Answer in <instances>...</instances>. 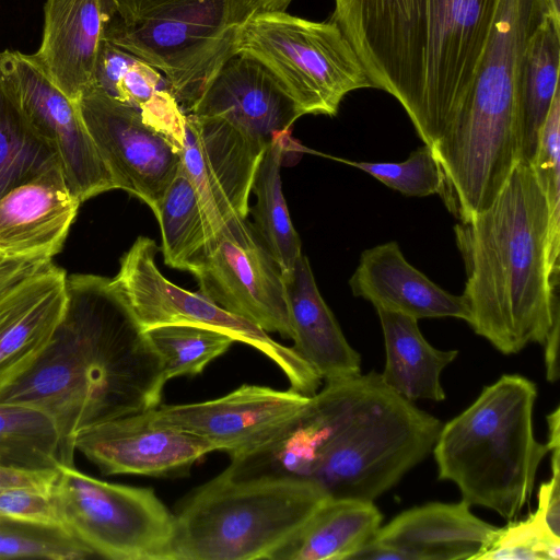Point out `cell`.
Masks as SVG:
<instances>
[{"label":"cell","mask_w":560,"mask_h":560,"mask_svg":"<svg viewBox=\"0 0 560 560\" xmlns=\"http://www.w3.org/2000/svg\"><path fill=\"white\" fill-rule=\"evenodd\" d=\"M560 19L548 12L526 46L520 78L521 160L530 163L559 89Z\"/></svg>","instance_id":"obj_26"},{"label":"cell","mask_w":560,"mask_h":560,"mask_svg":"<svg viewBox=\"0 0 560 560\" xmlns=\"http://www.w3.org/2000/svg\"><path fill=\"white\" fill-rule=\"evenodd\" d=\"M375 310L385 346V366L380 373L384 383L410 401L444 400L445 392L440 376L456 359L458 351L440 350L431 346L422 336L418 319L396 312Z\"/></svg>","instance_id":"obj_25"},{"label":"cell","mask_w":560,"mask_h":560,"mask_svg":"<svg viewBox=\"0 0 560 560\" xmlns=\"http://www.w3.org/2000/svg\"><path fill=\"white\" fill-rule=\"evenodd\" d=\"M155 241L139 236L120 258L113 278L142 330L168 324H189L222 331L270 359L287 376L290 388L313 396L323 381L292 347H285L250 322L218 306L200 293L168 281L155 261Z\"/></svg>","instance_id":"obj_10"},{"label":"cell","mask_w":560,"mask_h":560,"mask_svg":"<svg viewBox=\"0 0 560 560\" xmlns=\"http://www.w3.org/2000/svg\"><path fill=\"white\" fill-rule=\"evenodd\" d=\"M551 478L540 485L535 514L557 536H560V467H551Z\"/></svg>","instance_id":"obj_39"},{"label":"cell","mask_w":560,"mask_h":560,"mask_svg":"<svg viewBox=\"0 0 560 560\" xmlns=\"http://www.w3.org/2000/svg\"><path fill=\"white\" fill-rule=\"evenodd\" d=\"M560 536L534 513L498 527L476 560H559Z\"/></svg>","instance_id":"obj_34"},{"label":"cell","mask_w":560,"mask_h":560,"mask_svg":"<svg viewBox=\"0 0 560 560\" xmlns=\"http://www.w3.org/2000/svg\"><path fill=\"white\" fill-rule=\"evenodd\" d=\"M73 447L105 475L178 477L207 454L209 441L155 423L150 410L106 421L79 432Z\"/></svg>","instance_id":"obj_16"},{"label":"cell","mask_w":560,"mask_h":560,"mask_svg":"<svg viewBox=\"0 0 560 560\" xmlns=\"http://www.w3.org/2000/svg\"><path fill=\"white\" fill-rule=\"evenodd\" d=\"M104 39L165 78L186 112L236 55L238 32L255 13L249 0H112Z\"/></svg>","instance_id":"obj_7"},{"label":"cell","mask_w":560,"mask_h":560,"mask_svg":"<svg viewBox=\"0 0 560 560\" xmlns=\"http://www.w3.org/2000/svg\"><path fill=\"white\" fill-rule=\"evenodd\" d=\"M499 0H334L330 18L372 86L432 145L466 100Z\"/></svg>","instance_id":"obj_2"},{"label":"cell","mask_w":560,"mask_h":560,"mask_svg":"<svg viewBox=\"0 0 560 560\" xmlns=\"http://www.w3.org/2000/svg\"><path fill=\"white\" fill-rule=\"evenodd\" d=\"M329 434L311 479L332 499L374 501L419 464L442 422L371 371L325 383Z\"/></svg>","instance_id":"obj_4"},{"label":"cell","mask_w":560,"mask_h":560,"mask_svg":"<svg viewBox=\"0 0 560 560\" xmlns=\"http://www.w3.org/2000/svg\"><path fill=\"white\" fill-rule=\"evenodd\" d=\"M143 334L160 359L165 382L200 374L235 342L222 331L189 324L154 326Z\"/></svg>","instance_id":"obj_31"},{"label":"cell","mask_w":560,"mask_h":560,"mask_svg":"<svg viewBox=\"0 0 560 560\" xmlns=\"http://www.w3.org/2000/svg\"><path fill=\"white\" fill-rule=\"evenodd\" d=\"M67 277L49 260L0 300V392L48 343L65 311Z\"/></svg>","instance_id":"obj_21"},{"label":"cell","mask_w":560,"mask_h":560,"mask_svg":"<svg viewBox=\"0 0 560 560\" xmlns=\"http://www.w3.org/2000/svg\"><path fill=\"white\" fill-rule=\"evenodd\" d=\"M154 215L161 230L165 264L175 269L190 271L202 253L209 234L197 191L182 164Z\"/></svg>","instance_id":"obj_29"},{"label":"cell","mask_w":560,"mask_h":560,"mask_svg":"<svg viewBox=\"0 0 560 560\" xmlns=\"http://www.w3.org/2000/svg\"><path fill=\"white\" fill-rule=\"evenodd\" d=\"M0 464L27 469L73 466L52 418L38 408L0 402Z\"/></svg>","instance_id":"obj_28"},{"label":"cell","mask_w":560,"mask_h":560,"mask_svg":"<svg viewBox=\"0 0 560 560\" xmlns=\"http://www.w3.org/2000/svg\"><path fill=\"white\" fill-rule=\"evenodd\" d=\"M45 262L43 259H2L0 261V300Z\"/></svg>","instance_id":"obj_40"},{"label":"cell","mask_w":560,"mask_h":560,"mask_svg":"<svg viewBox=\"0 0 560 560\" xmlns=\"http://www.w3.org/2000/svg\"><path fill=\"white\" fill-rule=\"evenodd\" d=\"M197 191L209 238L228 220L249 213L252 184L268 144L225 119L182 112L163 128Z\"/></svg>","instance_id":"obj_12"},{"label":"cell","mask_w":560,"mask_h":560,"mask_svg":"<svg viewBox=\"0 0 560 560\" xmlns=\"http://www.w3.org/2000/svg\"><path fill=\"white\" fill-rule=\"evenodd\" d=\"M56 165L60 163L55 151L0 88V198Z\"/></svg>","instance_id":"obj_30"},{"label":"cell","mask_w":560,"mask_h":560,"mask_svg":"<svg viewBox=\"0 0 560 560\" xmlns=\"http://www.w3.org/2000/svg\"><path fill=\"white\" fill-rule=\"evenodd\" d=\"M92 556L62 525L0 517V559L82 560Z\"/></svg>","instance_id":"obj_33"},{"label":"cell","mask_w":560,"mask_h":560,"mask_svg":"<svg viewBox=\"0 0 560 560\" xmlns=\"http://www.w3.org/2000/svg\"><path fill=\"white\" fill-rule=\"evenodd\" d=\"M382 521L373 501L328 498L270 560L353 559Z\"/></svg>","instance_id":"obj_24"},{"label":"cell","mask_w":560,"mask_h":560,"mask_svg":"<svg viewBox=\"0 0 560 560\" xmlns=\"http://www.w3.org/2000/svg\"><path fill=\"white\" fill-rule=\"evenodd\" d=\"M559 326L560 318L555 322L542 345L545 348L546 378L549 383L557 382L560 376L558 364Z\"/></svg>","instance_id":"obj_41"},{"label":"cell","mask_w":560,"mask_h":560,"mask_svg":"<svg viewBox=\"0 0 560 560\" xmlns=\"http://www.w3.org/2000/svg\"><path fill=\"white\" fill-rule=\"evenodd\" d=\"M497 528L472 514L463 500L430 502L381 525L353 559L476 560Z\"/></svg>","instance_id":"obj_17"},{"label":"cell","mask_w":560,"mask_h":560,"mask_svg":"<svg viewBox=\"0 0 560 560\" xmlns=\"http://www.w3.org/2000/svg\"><path fill=\"white\" fill-rule=\"evenodd\" d=\"M342 162L360 168L405 196L439 195L442 188V172L429 144L418 148L402 162Z\"/></svg>","instance_id":"obj_35"},{"label":"cell","mask_w":560,"mask_h":560,"mask_svg":"<svg viewBox=\"0 0 560 560\" xmlns=\"http://www.w3.org/2000/svg\"><path fill=\"white\" fill-rule=\"evenodd\" d=\"M310 398L292 388L244 384L217 399L160 405L150 413L155 423L202 438L233 459L267 442Z\"/></svg>","instance_id":"obj_15"},{"label":"cell","mask_w":560,"mask_h":560,"mask_svg":"<svg viewBox=\"0 0 560 560\" xmlns=\"http://www.w3.org/2000/svg\"><path fill=\"white\" fill-rule=\"evenodd\" d=\"M158 354L113 279L67 277V301L48 343L0 392V402L28 405L55 421L74 455V436L93 425L161 405Z\"/></svg>","instance_id":"obj_1"},{"label":"cell","mask_w":560,"mask_h":560,"mask_svg":"<svg viewBox=\"0 0 560 560\" xmlns=\"http://www.w3.org/2000/svg\"><path fill=\"white\" fill-rule=\"evenodd\" d=\"M0 88L32 129L55 151L74 196L82 202L117 189L78 104L45 74L32 55L0 52Z\"/></svg>","instance_id":"obj_13"},{"label":"cell","mask_w":560,"mask_h":560,"mask_svg":"<svg viewBox=\"0 0 560 560\" xmlns=\"http://www.w3.org/2000/svg\"><path fill=\"white\" fill-rule=\"evenodd\" d=\"M112 0H46L42 40L33 59L73 103L94 83Z\"/></svg>","instance_id":"obj_20"},{"label":"cell","mask_w":560,"mask_h":560,"mask_svg":"<svg viewBox=\"0 0 560 560\" xmlns=\"http://www.w3.org/2000/svg\"><path fill=\"white\" fill-rule=\"evenodd\" d=\"M236 55L261 63L303 115L335 116L343 97L373 88L355 51L331 20L257 11L242 25Z\"/></svg>","instance_id":"obj_8"},{"label":"cell","mask_w":560,"mask_h":560,"mask_svg":"<svg viewBox=\"0 0 560 560\" xmlns=\"http://www.w3.org/2000/svg\"><path fill=\"white\" fill-rule=\"evenodd\" d=\"M235 215L208 240L192 265L199 293L223 310L292 339L281 270L254 225Z\"/></svg>","instance_id":"obj_11"},{"label":"cell","mask_w":560,"mask_h":560,"mask_svg":"<svg viewBox=\"0 0 560 560\" xmlns=\"http://www.w3.org/2000/svg\"><path fill=\"white\" fill-rule=\"evenodd\" d=\"M62 525L94 555L166 560L174 514L150 488L103 481L60 466L51 489Z\"/></svg>","instance_id":"obj_9"},{"label":"cell","mask_w":560,"mask_h":560,"mask_svg":"<svg viewBox=\"0 0 560 560\" xmlns=\"http://www.w3.org/2000/svg\"><path fill=\"white\" fill-rule=\"evenodd\" d=\"M560 0H548L549 8L553 16L557 19H560V7H559Z\"/></svg>","instance_id":"obj_44"},{"label":"cell","mask_w":560,"mask_h":560,"mask_svg":"<svg viewBox=\"0 0 560 560\" xmlns=\"http://www.w3.org/2000/svg\"><path fill=\"white\" fill-rule=\"evenodd\" d=\"M222 118L265 144L291 132L302 116L277 79L258 61L230 58L185 112Z\"/></svg>","instance_id":"obj_18"},{"label":"cell","mask_w":560,"mask_h":560,"mask_svg":"<svg viewBox=\"0 0 560 560\" xmlns=\"http://www.w3.org/2000/svg\"><path fill=\"white\" fill-rule=\"evenodd\" d=\"M549 452L560 451V409L557 407L547 416Z\"/></svg>","instance_id":"obj_42"},{"label":"cell","mask_w":560,"mask_h":560,"mask_svg":"<svg viewBox=\"0 0 560 560\" xmlns=\"http://www.w3.org/2000/svg\"><path fill=\"white\" fill-rule=\"evenodd\" d=\"M93 84L113 98L138 109L170 89L161 72L105 39L100 49Z\"/></svg>","instance_id":"obj_32"},{"label":"cell","mask_w":560,"mask_h":560,"mask_svg":"<svg viewBox=\"0 0 560 560\" xmlns=\"http://www.w3.org/2000/svg\"><path fill=\"white\" fill-rule=\"evenodd\" d=\"M290 132L278 135L266 147L252 184L256 197L249 209L255 230L273 256L282 276L290 272L302 255V243L296 233L282 191L280 170Z\"/></svg>","instance_id":"obj_27"},{"label":"cell","mask_w":560,"mask_h":560,"mask_svg":"<svg viewBox=\"0 0 560 560\" xmlns=\"http://www.w3.org/2000/svg\"><path fill=\"white\" fill-rule=\"evenodd\" d=\"M81 201L56 165L0 198V258L48 259L61 252Z\"/></svg>","instance_id":"obj_19"},{"label":"cell","mask_w":560,"mask_h":560,"mask_svg":"<svg viewBox=\"0 0 560 560\" xmlns=\"http://www.w3.org/2000/svg\"><path fill=\"white\" fill-rule=\"evenodd\" d=\"M352 294L375 308L416 319L455 317L469 320L463 295H454L432 282L404 257L396 242L365 249L349 280Z\"/></svg>","instance_id":"obj_22"},{"label":"cell","mask_w":560,"mask_h":560,"mask_svg":"<svg viewBox=\"0 0 560 560\" xmlns=\"http://www.w3.org/2000/svg\"><path fill=\"white\" fill-rule=\"evenodd\" d=\"M474 331L503 354L544 345L560 318V224L532 165L520 161L489 208L455 226Z\"/></svg>","instance_id":"obj_3"},{"label":"cell","mask_w":560,"mask_h":560,"mask_svg":"<svg viewBox=\"0 0 560 560\" xmlns=\"http://www.w3.org/2000/svg\"><path fill=\"white\" fill-rule=\"evenodd\" d=\"M328 498L312 479H233L222 471L174 514L166 560H270Z\"/></svg>","instance_id":"obj_6"},{"label":"cell","mask_w":560,"mask_h":560,"mask_svg":"<svg viewBox=\"0 0 560 560\" xmlns=\"http://www.w3.org/2000/svg\"><path fill=\"white\" fill-rule=\"evenodd\" d=\"M3 258H0V261L2 260Z\"/></svg>","instance_id":"obj_45"},{"label":"cell","mask_w":560,"mask_h":560,"mask_svg":"<svg viewBox=\"0 0 560 560\" xmlns=\"http://www.w3.org/2000/svg\"><path fill=\"white\" fill-rule=\"evenodd\" d=\"M264 10L285 11L292 0H254Z\"/></svg>","instance_id":"obj_43"},{"label":"cell","mask_w":560,"mask_h":560,"mask_svg":"<svg viewBox=\"0 0 560 560\" xmlns=\"http://www.w3.org/2000/svg\"><path fill=\"white\" fill-rule=\"evenodd\" d=\"M536 385L504 374L477 399L442 424L432 447L440 480L452 481L469 505L516 516L527 503L546 443L534 434Z\"/></svg>","instance_id":"obj_5"},{"label":"cell","mask_w":560,"mask_h":560,"mask_svg":"<svg viewBox=\"0 0 560 560\" xmlns=\"http://www.w3.org/2000/svg\"><path fill=\"white\" fill-rule=\"evenodd\" d=\"M58 474L59 468L35 470L0 464V492L13 489L50 492Z\"/></svg>","instance_id":"obj_38"},{"label":"cell","mask_w":560,"mask_h":560,"mask_svg":"<svg viewBox=\"0 0 560 560\" xmlns=\"http://www.w3.org/2000/svg\"><path fill=\"white\" fill-rule=\"evenodd\" d=\"M77 104L117 189L139 198L154 213L179 171L177 147L138 108L113 98L95 84Z\"/></svg>","instance_id":"obj_14"},{"label":"cell","mask_w":560,"mask_h":560,"mask_svg":"<svg viewBox=\"0 0 560 560\" xmlns=\"http://www.w3.org/2000/svg\"><path fill=\"white\" fill-rule=\"evenodd\" d=\"M0 516L34 523L62 525L51 491L33 489L1 491Z\"/></svg>","instance_id":"obj_37"},{"label":"cell","mask_w":560,"mask_h":560,"mask_svg":"<svg viewBox=\"0 0 560 560\" xmlns=\"http://www.w3.org/2000/svg\"><path fill=\"white\" fill-rule=\"evenodd\" d=\"M560 91L557 92L539 131L532 168L546 195L550 218L560 223Z\"/></svg>","instance_id":"obj_36"},{"label":"cell","mask_w":560,"mask_h":560,"mask_svg":"<svg viewBox=\"0 0 560 560\" xmlns=\"http://www.w3.org/2000/svg\"><path fill=\"white\" fill-rule=\"evenodd\" d=\"M292 349L325 383L361 374V357L347 341L336 317L317 288L310 261L301 255L282 276Z\"/></svg>","instance_id":"obj_23"}]
</instances>
